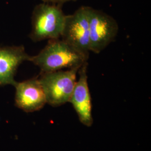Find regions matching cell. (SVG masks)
Listing matches in <instances>:
<instances>
[{"instance_id": "1", "label": "cell", "mask_w": 151, "mask_h": 151, "mask_svg": "<svg viewBox=\"0 0 151 151\" xmlns=\"http://www.w3.org/2000/svg\"><path fill=\"white\" fill-rule=\"evenodd\" d=\"M89 55L84 54L60 38L49 40L38 54L30 56L29 61L38 66L41 73L81 68L88 63Z\"/></svg>"}, {"instance_id": "2", "label": "cell", "mask_w": 151, "mask_h": 151, "mask_svg": "<svg viewBox=\"0 0 151 151\" xmlns=\"http://www.w3.org/2000/svg\"><path fill=\"white\" fill-rule=\"evenodd\" d=\"M62 6L43 2L34 7L29 35L32 40L38 42L60 38L66 16Z\"/></svg>"}, {"instance_id": "3", "label": "cell", "mask_w": 151, "mask_h": 151, "mask_svg": "<svg viewBox=\"0 0 151 151\" xmlns=\"http://www.w3.org/2000/svg\"><path fill=\"white\" fill-rule=\"evenodd\" d=\"M80 68H73L40 73L38 78L43 87L47 104L58 107L69 103Z\"/></svg>"}, {"instance_id": "4", "label": "cell", "mask_w": 151, "mask_h": 151, "mask_svg": "<svg viewBox=\"0 0 151 151\" xmlns=\"http://www.w3.org/2000/svg\"><path fill=\"white\" fill-rule=\"evenodd\" d=\"M90 52L99 54L114 41L119 25L112 16L103 11L88 7Z\"/></svg>"}, {"instance_id": "5", "label": "cell", "mask_w": 151, "mask_h": 151, "mask_svg": "<svg viewBox=\"0 0 151 151\" xmlns=\"http://www.w3.org/2000/svg\"><path fill=\"white\" fill-rule=\"evenodd\" d=\"M89 6H81L72 15H66L60 39L84 54L89 55Z\"/></svg>"}, {"instance_id": "6", "label": "cell", "mask_w": 151, "mask_h": 151, "mask_svg": "<svg viewBox=\"0 0 151 151\" xmlns=\"http://www.w3.org/2000/svg\"><path fill=\"white\" fill-rule=\"evenodd\" d=\"M88 63L79 69L78 79L77 80L73 91L69 101L74 108L80 122L90 127L93 124L92 115V100L88 85Z\"/></svg>"}, {"instance_id": "7", "label": "cell", "mask_w": 151, "mask_h": 151, "mask_svg": "<svg viewBox=\"0 0 151 151\" xmlns=\"http://www.w3.org/2000/svg\"><path fill=\"white\" fill-rule=\"evenodd\" d=\"M15 105L22 110L32 113L40 110L47 104L45 93L38 77L16 82Z\"/></svg>"}, {"instance_id": "8", "label": "cell", "mask_w": 151, "mask_h": 151, "mask_svg": "<svg viewBox=\"0 0 151 151\" xmlns=\"http://www.w3.org/2000/svg\"><path fill=\"white\" fill-rule=\"evenodd\" d=\"M30 56L23 45L0 47V85L14 86L18 67L24 61H29Z\"/></svg>"}, {"instance_id": "9", "label": "cell", "mask_w": 151, "mask_h": 151, "mask_svg": "<svg viewBox=\"0 0 151 151\" xmlns=\"http://www.w3.org/2000/svg\"><path fill=\"white\" fill-rule=\"evenodd\" d=\"M43 2L49 3V4H53L62 5L65 2H70V1H76V0H42Z\"/></svg>"}]
</instances>
